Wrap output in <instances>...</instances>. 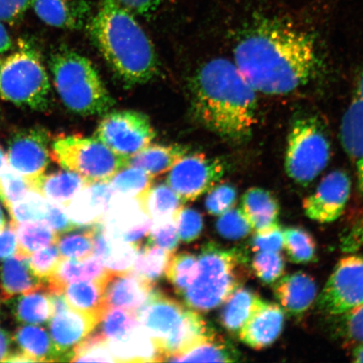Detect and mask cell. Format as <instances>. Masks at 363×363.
<instances>
[{
	"mask_svg": "<svg viewBox=\"0 0 363 363\" xmlns=\"http://www.w3.org/2000/svg\"><path fill=\"white\" fill-rule=\"evenodd\" d=\"M53 83L68 110L80 116L106 115L115 101L87 57L67 48L52 54L49 61Z\"/></svg>",
	"mask_w": 363,
	"mask_h": 363,
	"instance_id": "5b68a950",
	"label": "cell"
},
{
	"mask_svg": "<svg viewBox=\"0 0 363 363\" xmlns=\"http://www.w3.org/2000/svg\"><path fill=\"white\" fill-rule=\"evenodd\" d=\"M138 247L135 245L111 238L102 223L95 225L94 254L107 270L131 271Z\"/></svg>",
	"mask_w": 363,
	"mask_h": 363,
	"instance_id": "4316f807",
	"label": "cell"
},
{
	"mask_svg": "<svg viewBox=\"0 0 363 363\" xmlns=\"http://www.w3.org/2000/svg\"><path fill=\"white\" fill-rule=\"evenodd\" d=\"M355 96L363 101V71L362 72L359 78H358Z\"/></svg>",
	"mask_w": 363,
	"mask_h": 363,
	"instance_id": "03108f58",
	"label": "cell"
},
{
	"mask_svg": "<svg viewBox=\"0 0 363 363\" xmlns=\"http://www.w3.org/2000/svg\"><path fill=\"white\" fill-rule=\"evenodd\" d=\"M197 257L198 276L179 297L191 310L206 313L223 305L242 287L248 257L243 248H224L213 242L204 243Z\"/></svg>",
	"mask_w": 363,
	"mask_h": 363,
	"instance_id": "277c9868",
	"label": "cell"
},
{
	"mask_svg": "<svg viewBox=\"0 0 363 363\" xmlns=\"http://www.w3.org/2000/svg\"><path fill=\"white\" fill-rule=\"evenodd\" d=\"M235 65L257 93L284 95L315 78L320 66L314 38L276 18H261L243 31Z\"/></svg>",
	"mask_w": 363,
	"mask_h": 363,
	"instance_id": "6da1fadb",
	"label": "cell"
},
{
	"mask_svg": "<svg viewBox=\"0 0 363 363\" xmlns=\"http://www.w3.org/2000/svg\"><path fill=\"white\" fill-rule=\"evenodd\" d=\"M154 177L135 167H125L108 181L113 191L122 196L142 199L153 184Z\"/></svg>",
	"mask_w": 363,
	"mask_h": 363,
	"instance_id": "f35d334b",
	"label": "cell"
},
{
	"mask_svg": "<svg viewBox=\"0 0 363 363\" xmlns=\"http://www.w3.org/2000/svg\"><path fill=\"white\" fill-rule=\"evenodd\" d=\"M252 269L263 284H274L284 274V258L279 252H257L252 258Z\"/></svg>",
	"mask_w": 363,
	"mask_h": 363,
	"instance_id": "ee69618b",
	"label": "cell"
},
{
	"mask_svg": "<svg viewBox=\"0 0 363 363\" xmlns=\"http://www.w3.org/2000/svg\"><path fill=\"white\" fill-rule=\"evenodd\" d=\"M62 258L57 244H54L31 253L28 259L34 274L43 281L53 274Z\"/></svg>",
	"mask_w": 363,
	"mask_h": 363,
	"instance_id": "816d5d0a",
	"label": "cell"
},
{
	"mask_svg": "<svg viewBox=\"0 0 363 363\" xmlns=\"http://www.w3.org/2000/svg\"><path fill=\"white\" fill-rule=\"evenodd\" d=\"M108 342L115 362H162L156 344L140 322L121 337Z\"/></svg>",
	"mask_w": 363,
	"mask_h": 363,
	"instance_id": "603a6c76",
	"label": "cell"
},
{
	"mask_svg": "<svg viewBox=\"0 0 363 363\" xmlns=\"http://www.w3.org/2000/svg\"><path fill=\"white\" fill-rule=\"evenodd\" d=\"M172 254L144 240L138 247L131 271L156 285L165 276Z\"/></svg>",
	"mask_w": 363,
	"mask_h": 363,
	"instance_id": "e575fe53",
	"label": "cell"
},
{
	"mask_svg": "<svg viewBox=\"0 0 363 363\" xmlns=\"http://www.w3.org/2000/svg\"><path fill=\"white\" fill-rule=\"evenodd\" d=\"M260 299L252 290L242 287L235 289L220 311L221 325L230 334L238 335Z\"/></svg>",
	"mask_w": 363,
	"mask_h": 363,
	"instance_id": "1f68e13d",
	"label": "cell"
},
{
	"mask_svg": "<svg viewBox=\"0 0 363 363\" xmlns=\"http://www.w3.org/2000/svg\"><path fill=\"white\" fill-rule=\"evenodd\" d=\"M31 6V0H0V21L15 24Z\"/></svg>",
	"mask_w": 363,
	"mask_h": 363,
	"instance_id": "9f6ffc18",
	"label": "cell"
},
{
	"mask_svg": "<svg viewBox=\"0 0 363 363\" xmlns=\"http://www.w3.org/2000/svg\"><path fill=\"white\" fill-rule=\"evenodd\" d=\"M108 272L101 279L67 284L65 295L70 308L102 319L108 310L104 294Z\"/></svg>",
	"mask_w": 363,
	"mask_h": 363,
	"instance_id": "4dcf8cb0",
	"label": "cell"
},
{
	"mask_svg": "<svg viewBox=\"0 0 363 363\" xmlns=\"http://www.w3.org/2000/svg\"><path fill=\"white\" fill-rule=\"evenodd\" d=\"M240 210L256 233L278 223L279 203L269 190L262 188L247 190L242 198Z\"/></svg>",
	"mask_w": 363,
	"mask_h": 363,
	"instance_id": "83f0119b",
	"label": "cell"
},
{
	"mask_svg": "<svg viewBox=\"0 0 363 363\" xmlns=\"http://www.w3.org/2000/svg\"><path fill=\"white\" fill-rule=\"evenodd\" d=\"M6 226V220L4 218V213L0 208V230H3Z\"/></svg>",
	"mask_w": 363,
	"mask_h": 363,
	"instance_id": "003e7915",
	"label": "cell"
},
{
	"mask_svg": "<svg viewBox=\"0 0 363 363\" xmlns=\"http://www.w3.org/2000/svg\"><path fill=\"white\" fill-rule=\"evenodd\" d=\"M4 362H35L33 358L27 356L24 352L10 354Z\"/></svg>",
	"mask_w": 363,
	"mask_h": 363,
	"instance_id": "6125c7cd",
	"label": "cell"
},
{
	"mask_svg": "<svg viewBox=\"0 0 363 363\" xmlns=\"http://www.w3.org/2000/svg\"><path fill=\"white\" fill-rule=\"evenodd\" d=\"M351 189L352 181L346 172H331L321 180L315 191L303 201L306 215L319 223L337 220L343 214Z\"/></svg>",
	"mask_w": 363,
	"mask_h": 363,
	"instance_id": "4fadbf2b",
	"label": "cell"
},
{
	"mask_svg": "<svg viewBox=\"0 0 363 363\" xmlns=\"http://www.w3.org/2000/svg\"><path fill=\"white\" fill-rule=\"evenodd\" d=\"M198 274L197 254L182 252L176 255L172 254L165 276L180 296L192 284Z\"/></svg>",
	"mask_w": 363,
	"mask_h": 363,
	"instance_id": "ab89813d",
	"label": "cell"
},
{
	"mask_svg": "<svg viewBox=\"0 0 363 363\" xmlns=\"http://www.w3.org/2000/svg\"><path fill=\"white\" fill-rule=\"evenodd\" d=\"M176 222L181 242L190 244L201 238L204 222L199 211L191 208H182L176 216Z\"/></svg>",
	"mask_w": 363,
	"mask_h": 363,
	"instance_id": "681fc988",
	"label": "cell"
},
{
	"mask_svg": "<svg viewBox=\"0 0 363 363\" xmlns=\"http://www.w3.org/2000/svg\"><path fill=\"white\" fill-rule=\"evenodd\" d=\"M340 140L356 167L358 189L363 194V101L356 96L344 113Z\"/></svg>",
	"mask_w": 363,
	"mask_h": 363,
	"instance_id": "484cf974",
	"label": "cell"
},
{
	"mask_svg": "<svg viewBox=\"0 0 363 363\" xmlns=\"http://www.w3.org/2000/svg\"><path fill=\"white\" fill-rule=\"evenodd\" d=\"M28 258L16 253L4 261L0 269V291L4 301L20 294L43 291V281L31 269Z\"/></svg>",
	"mask_w": 363,
	"mask_h": 363,
	"instance_id": "cb8c5ba5",
	"label": "cell"
},
{
	"mask_svg": "<svg viewBox=\"0 0 363 363\" xmlns=\"http://www.w3.org/2000/svg\"><path fill=\"white\" fill-rule=\"evenodd\" d=\"M90 183L83 177L65 170L44 174L35 182L33 189L42 194L48 201L66 207Z\"/></svg>",
	"mask_w": 363,
	"mask_h": 363,
	"instance_id": "f546056e",
	"label": "cell"
},
{
	"mask_svg": "<svg viewBox=\"0 0 363 363\" xmlns=\"http://www.w3.org/2000/svg\"><path fill=\"white\" fill-rule=\"evenodd\" d=\"M16 224L19 255L29 257L38 250L57 244L58 234L43 220Z\"/></svg>",
	"mask_w": 363,
	"mask_h": 363,
	"instance_id": "d590c367",
	"label": "cell"
},
{
	"mask_svg": "<svg viewBox=\"0 0 363 363\" xmlns=\"http://www.w3.org/2000/svg\"><path fill=\"white\" fill-rule=\"evenodd\" d=\"M40 291L23 294L12 302L13 315L21 323L39 325L51 320V301L47 293Z\"/></svg>",
	"mask_w": 363,
	"mask_h": 363,
	"instance_id": "8d00e7d4",
	"label": "cell"
},
{
	"mask_svg": "<svg viewBox=\"0 0 363 363\" xmlns=\"http://www.w3.org/2000/svg\"><path fill=\"white\" fill-rule=\"evenodd\" d=\"M237 198V189L233 185L230 184L216 185L208 191L204 206L211 216H220L234 206Z\"/></svg>",
	"mask_w": 363,
	"mask_h": 363,
	"instance_id": "f907efd6",
	"label": "cell"
},
{
	"mask_svg": "<svg viewBox=\"0 0 363 363\" xmlns=\"http://www.w3.org/2000/svg\"><path fill=\"white\" fill-rule=\"evenodd\" d=\"M18 239L16 224L11 221L10 225L0 230V259H6L17 252Z\"/></svg>",
	"mask_w": 363,
	"mask_h": 363,
	"instance_id": "6f0895ef",
	"label": "cell"
},
{
	"mask_svg": "<svg viewBox=\"0 0 363 363\" xmlns=\"http://www.w3.org/2000/svg\"><path fill=\"white\" fill-rule=\"evenodd\" d=\"M155 286L133 271H110L104 288V301L108 308H119L136 313Z\"/></svg>",
	"mask_w": 363,
	"mask_h": 363,
	"instance_id": "e0dca14e",
	"label": "cell"
},
{
	"mask_svg": "<svg viewBox=\"0 0 363 363\" xmlns=\"http://www.w3.org/2000/svg\"><path fill=\"white\" fill-rule=\"evenodd\" d=\"M128 9L131 12L138 15L150 17L158 11L165 0H117Z\"/></svg>",
	"mask_w": 363,
	"mask_h": 363,
	"instance_id": "680465c9",
	"label": "cell"
},
{
	"mask_svg": "<svg viewBox=\"0 0 363 363\" xmlns=\"http://www.w3.org/2000/svg\"><path fill=\"white\" fill-rule=\"evenodd\" d=\"M361 305H363V257H345L335 266L318 297V308L325 315L337 316Z\"/></svg>",
	"mask_w": 363,
	"mask_h": 363,
	"instance_id": "30bf717a",
	"label": "cell"
},
{
	"mask_svg": "<svg viewBox=\"0 0 363 363\" xmlns=\"http://www.w3.org/2000/svg\"><path fill=\"white\" fill-rule=\"evenodd\" d=\"M284 320L282 307L261 298L238 337L247 346L260 350L271 346L279 337Z\"/></svg>",
	"mask_w": 363,
	"mask_h": 363,
	"instance_id": "2e32d148",
	"label": "cell"
},
{
	"mask_svg": "<svg viewBox=\"0 0 363 363\" xmlns=\"http://www.w3.org/2000/svg\"><path fill=\"white\" fill-rule=\"evenodd\" d=\"M101 318L69 308L49 320L50 337L62 362H71L74 347L101 323Z\"/></svg>",
	"mask_w": 363,
	"mask_h": 363,
	"instance_id": "9a60e30c",
	"label": "cell"
},
{
	"mask_svg": "<svg viewBox=\"0 0 363 363\" xmlns=\"http://www.w3.org/2000/svg\"><path fill=\"white\" fill-rule=\"evenodd\" d=\"M242 359V353L235 345L214 330L185 351L167 357L164 362H235Z\"/></svg>",
	"mask_w": 363,
	"mask_h": 363,
	"instance_id": "7402d4cb",
	"label": "cell"
},
{
	"mask_svg": "<svg viewBox=\"0 0 363 363\" xmlns=\"http://www.w3.org/2000/svg\"><path fill=\"white\" fill-rule=\"evenodd\" d=\"M49 135L43 129L20 130L13 136L8 147L11 169L29 182L31 188L45 174L51 159Z\"/></svg>",
	"mask_w": 363,
	"mask_h": 363,
	"instance_id": "7c38bea8",
	"label": "cell"
},
{
	"mask_svg": "<svg viewBox=\"0 0 363 363\" xmlns=\"http://www.w3.org/2000/svg\"><path fill=\"white\" fill-rule=\"evenodd\" d=\"M94 135L117 155L128 158L142 151L156 138L149 117L134 111L106 113Z\"/></svg>",
	"mask_w": 363,
	"mask_h": 363,
	"instance_id": "9c48e42d",
	"label": "cell"
},
{
	"mask_svg": "<svg viewBox=\"0 0 363 363\" xmlns=\"http://www.w3.org/2000/svg\"><path fill=\"white\" fill-rule=\"evenodd\" d=\"M190 87L194 115L206 128L233 142L249 139L257 124V92L235 63L213 59Z\"/></svg>",
	"mask_w": 363,
	"mask_h": 363,
	"instance_id": "7a4b0ae2",
	"label": "cell"
},
{
	"mask_svg": "<svg viewBox=\"0 0 363 363\" xmlns=\"http://www.w3.org/2000/svg\"><path fill=\"white\" fill-rule=\"evenodd\" d=\"M48 199L35 189H30L21 201L8 208L15 223L44 220L48 211Z\"/></svg>",
	"mask_w": 363,
	"mask_h": 363,
	"instance_id": "7bdbcfd3",
	"label": "cell"
},
{
	"mask_svg": "<svg viewBox=\"0 0 363 363\" xmlns=\"http://www.w3.org/2000/svg\"><path fill=\"white\" fill-rule=\"evenodd\" d=\"M214 330V326L199 312L187 308L179 324L162 345V362L167 357L185 351Z\"/></svg>",
	"mask_w": 363,
	"mask_h": 363,
	"instance_id": "d4e9b609",
	"label": "cell"
},
{
	"mask_svg": "<svg viewBox=\"0 0 363 363\" xmlns=\"http://www.w3.org/2000/svg\"><path fill=\"white\" fill-rule=\"evenodd\" d=\"M71 362H115L108 339L101 330L91 333L72 351Z\"/></svg>",
	"mask_w": 363,
	"mask_h": 363,
	"instance_id": "b9f144b4",
	"label": "cell"
},
{
	"mask_svg": "<svg viewBox=\"0 0 363 363\" xmlns=\"http://www.w3.org/2000/svg\"><path fill=\"white\" fill-rule=\"evenodd\" d=\"M30 189H33L29 182L12 170L11 167L0 175V199L7 208L21 201Z\"/></svg>",
	"mask_w": 363,
	"mask_h": 363,
	"instance_id": "7dc6e473",
	"label": "cell"
},
{
	"mask_svg": "<svg viewBox=\"0 0 363 363\" xmlns=\"http://www.w3.org/2000/svg\"><path fill=\"white\" fill-rule=\"evenodd\" d=\"M12 47V42L7 30L4 28L1 21H0V54L9 51Z\"/></svg>",
	"mask_w": 363,
	"mask_h": 363,
	"instance_id": "94428289",
	"label": "cell"
},
{
	"mask_svg": "<svg viewBox=\"0 0 363 363\" xmlns=\"http://www.w3.org/2000/svg\"><path fill=\"white\" fill-rule=\"evenodd\" d=\"M11 337L6 330L0 329V362H4L10 355Z\"/></svg>",
	"mask_w": 363,
	"mask_h": 363,
	"instance_id": "91938a15",
	"label": "cell"
},
{
	"mask_svg": "<svg viewBox=\"0 0 363 363\" xmlns=\"http://www.w3.org/2000/svg\"><path fill=\"white\" fill-rule=\"evenodd\" d=\"M277 301L289 315L301 316L311 308L317 296L315 281L303 272L282 276L274 284Z\"/></svg>",
	"mask_w": 363,
	"mask_h": 363,
	"instance_id": "ffe728a7",
	"label": "cell"
},
{
	"mask_svg": "<svg viewBox=\"0 0 363 363\" xmlns=\"http://www.w3.org/2000/svg\"><path fill=\"white\" fill-rule=\"evenodd\" d=\"M107 272L102 262L95 256L84 260L62 258L53 274L43 280V291L48 294H65L67 284L101 279Z\"/></svg>",
	"mask_w": 363,
	"mask_h": 363,
	"instance_id": "44dd1931",
	"label": "cell"
},
{
	"mask_svg": "<svg viewBox=\"0 0 363 363\" xmlns=\"http://www.w3.org/2000/svg\"><path fill=\"white\" fill-rule=\"evenodd\" d=\"M284 248L289 259L296 264H306L315 261V240L305 229L290 227L284 230Z\"/></svg>",
	"mask_w": 363,
	"mask_h": 363,
	"instance_id": "60d3db41",
	"label": "cell"
},
{
	"mask_svg": "<svg viewBox=\"0 0 363 363\" xmlns=\"http://www.w3.org/2000/svg\"><path fill=\"white\" fill-rule=\"evenodd\" d=\"M226 170L223 159L207 157L203 153L187 154L172 167L167 184L187 203L214 188Z\"/></svg>",
	"mask_w": 363,
	"mask_h": 363,
	"instance_id": "8fae6325",
	"label": "cell"
},
{
	"mask_svg": "<svg viewBox=\"0 0 363 363\" xmlns=\"http://www.w3.org/2000/svg\"><path fill=\"white\" fill-rule=\"evenodd\" d=\"M59 235L67 233L76 226L68 217L66 208L62 204L48 201V211L44 220Z\"/></svg>",
	"mask_w": 363,
	"mask_h": 363,
	"instance_id": "db71d44e",
	"label": "cell"
},
{
	"mask_svg": "<svg viewBox=\"0 0 363 363\" xmlns=\"http://www.w3.org/2000/svg\"><path fill=\"white\" fill-rule=\"evenodd\" d=\"M186 310L187 308L176 298L154 288L143 306L136 312L140 324L156 344L159 352Z\"/></svg>",
	"mask_w": 363,
	"mask_h": 363,
	"instance_id": "5bb4252c",
	"label": "cell"
},
{
	"mask_svg": "<svg viewBox=\"0 0 363 363\" xmlns=\"http://www.w3.org/2000/svg\"><path fill=\"white\" fill-rule=\"evenodd\" d=\"M330 143L323 125L316 117L297 118L290 127L286 146V174L295 183H312L328 167Z\"/></svg>",
	"mask_w": 363,
	"mask_h": 363,
	"instance_id": "52a82bcc",
	"label": "cell"
},
{
	"mask_svg": "<svg viewBox=\"0 0 363 363\" xmlns=\"http://www.w3.org/2000/svg\"><path fill=\"white\" fill-rule=\"evenodd\" d=\"M138 201L142 204L143 211L153 222L175 219L185 204L167 184L152 186Z\"/></svg>",
	"mask_w": 363,
	"mask_h": 363,
	"instance_id": "836d02e7",
	"label": "cell"
},
{
	"mask_svg": "<svg viewBox=\"0 0 363 363\" xmlns=\"http://www.w3.org/2000/svg\"><path fill=\"white\" fill-rule=\"evenodd\" d=\"M333 329L335 335L345 343H363V305L337 315Z\"/></svg>",
	"mask_w": 363,
	"mask_h": 363,
	"instance_id": "f6af8a7d",
	"label": "cell"
},
{
	"mask_svg": "<svg viewBox=\"0 0 363 363\" xmlns=\"http://www.w3.org/2000/svg\"><path fill=\"white\" fill-rule=\"evenodd\" d=\"M31 6L45 24L59 29H83L92 17L89 0H31Z\"/></svg>",
	"mask_w": 363,
	"mask_h": 363,
	"instance_id": "d6986e66",
	"label": "cell"
},
{
	"mask_svg": "<svg viewBox=\"0 0 363 363\" xmlns=\"http://www.w3.org/2000/svg\"><path fill=\"white\" fill-rule=\"evenodd\" d=\"M115 194L108 181L90 184L65 207L68 217L76 226L101 223Z\"/></svg>",
	"mask_w": 363,
	"mask_h": 363,
	"instance_id": "ac0fdd59",
	"label": "cell"
},
{
	"mask_svg": "<svg viewBox=\"0 0 363 363\" xmlns=\"http://www.w3.org/2000/svg\"><path fill=\"white\" fill-rule=\"evenodd\" d=\"M51 157L63 169L76 172L90 184L110 181L127 167L128 160L97 138L79 135L60 136L54 140Z\"/></svg>",
	"mask_w": 363,
	"mask_h": 363,
	"instance_id": "ba28073f",
	"label": "cell"
},
{
	"mask_svg": "<svg viewBox=\"0 0 363 363\" xmlns=\"http://www.w3.org/2000/svg\"><path fill=\"white\" fill-rule=\"evenodd\" d=\"M95 225L78 226L59 234L57 247L61 257L68 259L84 260L93 256Z\"/></svg>",
	"mask_w": 363,
	"mask_h": 363,
	"instance_id": "74e56055",
	"label": "cell"
},
{
	"mask_svg": "<svg viewBox=\"0 0 363 363\" xmlns=\"http://www.w3.org/2000/svg\"><path fill=\"white\" fill-rule=\"evenodd\" d=\"M183 145L150 144L127 160V167H135L155 177L169 172L189 152Z\"/></svg>",
	"mask_w": 363,
	"mask_h": 363,
	"instance_id": "f1b7e54d",
	"label": "cell"
},
{
	"mask_svg": "<svg viewBox=\"0 0 363 363\" xmlns=\"http://www.w3.org/2000/svg\"><path fill=\"white\" fill-rule=\"evenodd\" d=\"M146 240L158 247L174 253L178 249L180 242L176 218L153 222Z\"/></svg>",
	"mask_w": 363,
	"mask_h": 363,
	"instance_id": "c3c4849f",
	"label": "cell"
},
{
	"mask_svg": "<svg viewBox=\"0 0 363 363\" xmlns=\"http://www.w3.org/2000/svg\"><path fill=\"white\" fill-rule=\"evenodd\" d=\"M340 246L343 252L357 253L363 257V216L354 222V224L344 233Z\"/></svg>",
	"mask_w": 363,
	"mask_h": 363,
	"instance_id": "11a10c76",
	"label": "cell"
},
{
	"mask_svg": "<svg viewBox=\"0 0 363 363\" xmlns=\"http://www.w3.org/2000/svg\"><path fill=\"white\" fill-rule=\"evenodd\" d=\"M94 45L122 83H148L159 74L158 57L133 13L117 0H101L87 26Z\"/></svg>",
	"mask_w": 363,
	"mask_h": 363,
	"instance_id": "3957f363",
	"label": "cell"
},
{
	"mask_svg": "<svg viewBox=\"0 0 363 363\" xmlns=\"http://www.w3.org/2000/svg\"><path fill=\"white\" fill-rule=\"evenodd\" d=\"M352 358L354 362H363V343L354 349Z\"/></svg>",
	"mask_w": 363,
	"mask_h": 363,
	"instance_id": "e7e4bbea",
	"label": "cell"
},
{
	"mask_svg": "<svg viewBox=\"0 0 363 363\" xmlns=\"http://www.w3.org/2000/svg\"><path fill=\"white\" fill-rule=\"evenodd\" d=\"M253 252H281L284 248V230L278 223L257 231L251 242Z\"/></svg>",
	"mask_w": 363,
	"mask_h": 363,
	"instance_id": "f5cc1de1",
	"label": "cell"
},
{
	"mask_svg": "<svg viewBox=\"0 0 363 363\" xmlns=\"http://www.w3.org/2000/svg\"><path fill=\"white\" fill-rule=\"evenodd\" d=\"M13 339L23 352L35 362H62L49 333L40 326H21L16 331Z\"/></svg>",
	"mask_w": 363,
	"mask_h": 363,
	"instance_id": "d6a6232c",
	"label": "cell"
},
{
	"mask_svg": "<svg viewBox=\"0 0 363 363\" xmlns=\"http://www.w3.org/2000/svg\"><path fill=\"white\" fill-rule=\"evenodd\" d=\"M216 230L222 238L238 240L247 238L252 228L240 208L233 207L220 215Z\"/></svg>",
	"mask_w": 363,
	"mask_h": 363,
	"instance_id": "bcb514c9",
	"label": "cell"
},
{
	"mask_svg": "<svg viewBox=\"0 0 363 363\" xmlns=\"http://www.w3.org/2000/svg\"><path fill=\"white\" fill-rule=\"evenodd\" d=\"M51 94L49 77L40 54L21 40L10 55L0 57V98L16 106L44 111Z\"/></svg>",
	"mask_w": 363,
	"mask_h": 363,
	"instance_id": "8992f818",
	"label": "cell"
},
{
	"mask_svg": "<svg viewBox=\"0 0 363 363\" xmlns=\"http://www.w3.org/2000/svg\"><path fill=\"white\" fill-rule=\"evenodd\" d=\"M9 167H10V165H9L7 153L4 152L3 148L0 147V175H1Z\"/></svg>",
	"mask_w": 363,
	"mask_h": 363,
	"instance_id": "be15d7a7",
	"label": "cell"
}]
</instances>
